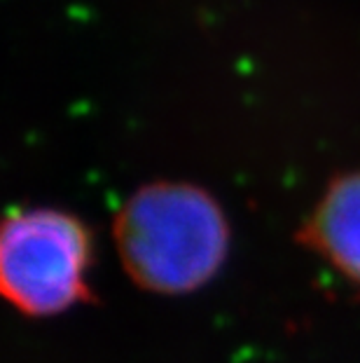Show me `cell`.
I'll return each mask as SVG.
<instances>
[{
    "instance_id": "cell-1",
    "label": "cell",
    "mask_w": 360,
    "mask_h": 363,
    "mask_svg": "<svg viewBox=\"0 0 360 363\" xmlns=\"http://www.w3.org/2000/svg\"><path fill=\"white\" fill-rule=\"evenodd\" d=\"M115 237L134 279L157 293L204 286L229 251V225L220 204L187 183L143 188L117 216Z\"/></svg>"
},
{
    "instance_id": "cell-2",
    "label": "cell",
    "mask_w": 360,
    "mask_h": 363,
    "mask_svg": "<svg viewBox=\"0 0 360 363\" xmlns=\"http://www.w3.org/2000/svg\"><path fill=\"white\" fill-rule=\"evenodd\" d=\"M91 242L82 223L54 208H28L0 218V298L47 316L89 293Z\"/></svg>"
},
{
    "instance_id": "cell-3",
    "label": "cell",
    "mask_w": 360,
    "mask_h": 363,
    "mask_svg": "<svg viewBox=\"0 0 360 363\" xmlns=\"http://www.w3.org/2000/svg\"><path fill=\"white\" fill-rule=\"evenodd\" d=\"M297 239L360 296V167L330 179Z\"/></svg>"
}]
</instances>
